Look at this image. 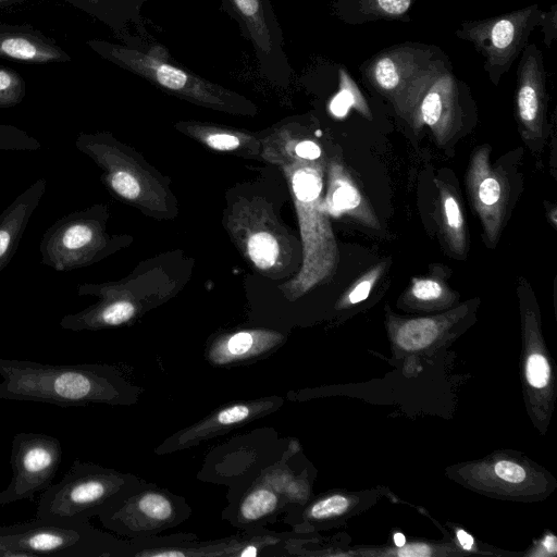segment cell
Listing matches in <instances>:
<instances>
[{
  "instance_id": "1",
  "label": "cell",
  "mask_w": 557,
  "mask_h": 557,
  "mask_svg": "<svg viewBox=\"0 0 557 557\" xmlns=\"http://www.w3.org/2000/svg\"><path fill=\"white\" fill-rule=\"evenodd\" d=\"M0 399L62 407L121 404L125 399L124 383L107 364H48L0 358Z\"/></svg>"
},
{
  "instance_id": "2",
  "label": "cell",
  "mask_w": 557,
  "mask_h": 557,
  "mask_svg": "<svg viewBox=\"0 0 557 557\" xmlns=\"http://www.w3.org/2000/svg\"><path fill=\"white\" fill-rule=\"evenodd\" d=\"M283 152L288 161L284 170L294 194L302 242L301 269L285 290L299 297L333 276L338 263V249L323 207L324 163L297 158L288 144Z\"/></svg>"
},
{
  "instance_id": "3",
  "label": "cell",
  "mask_w": 557,
  "mask_h": 557,
  "mask_svg": "<svg viewBox=\"0 0 557 557\" xmlns=\"http://www.w3.org/2000/svg\"><path fill=\"white\" fill-rule=\"evenodd\" d=\"M86 44L102 59L183 100L231 114L257 113V107L246 97L172 63L168 51L161 46L141 51L128 45L100 39H90Z\"/></svg>"
},
{
  "instance_id": "4",
  "label": "cell",
  "mask_w": 557,
  "mask_h": 557,
  "mask_svg": "<svg viewBox=\"0 0 557 557\" xmlns=\"http://www.w3.org/2000/svg\"><path fill=\"white\" fill-rule=\"evenodd\" d=\"M128 479L98 465L76 459L65 475L42 491L35 519L61 523L88 522L125 495Z\"/></svg>"
},
{
  "instance_id": "5",
  "label": "cell",
  "mask_w": 557,
  "mask_h": 557,
  "mask_svg": "<svg viewBox=\"0 0 557 557\" xmlns=\"http://www.w3.org/2000/svg\"><path fill=\"white\" fill-rule=\"evenodd\" d=\"M468 85L453 71L445 54L411 88L403 120L416 132L426 126L438 145H446L461 128Z\"/></svg>"
},
{
  "instance_id": "6",
  "label": "cell",
  "mask_w": 557,
  "mask_h": 557,
  "mask_svg": "<svg viewBox=\"0 0 557 557\" xmlns=\"http://www.w3.org/2000/svg\"><path fill=\"white\" fill-rule=\"evenodd\" d=\"M107 211L95 205L57 220L39 243L41 263L57 272H69L96 263L117 243L106 230Z\"/></svg>"
},
{
  "instance_id": "7",
  "label": "cell",
  "mask_w": 557,
  "mask_h": 557,
  "mask_svg": "<svg viewBox=\"0 0 557 557\" xmlns=\"http://www.w3.org/2000/svg\"><path fill=\"white\" fill-rule=\"evenodd\" d=\"M542 9L532 3L499 15L462 22L457 38L470 42L483 58V70L494 86L509 72L537 27Z\"/></svg>"
},
{
  "instance_id": "8",
  "label": "cell",
  "mask_w": 557,
  "mask_h": 557,
  "mask_svg": "<svg viewBox=\"0 0 557 557\" xmlns=\"http://www.w3.org/2000/svg\"><path fill=\"white\" fill-rule=\"evenodd\" d=\"M107 536L88 522L61 523L34 519L30 522L0 527V550L10 557L57 556L90 557L111 555Z\"/></svg>"
},
{
  "instance_id": "9",
  "label": "cell",
  "mask_w": 557,
  "mask_h": 557,
  "mask_svg": "<svg viewBox=\"0 0 557 557\" xmlns=\"http://www.w3.org/2000/svg\"><path fill=\"white\" fill-rule=\"evenodd\" d=\"M445 53L423 42H401L371 55L360 66L363 83L392 106L401 117L410 89L417 79Z\"/></svg>"
},
{
  "instance_id": "10",
  "label": "cell",
  "mask_w": 557,
  "mask_h": 557,
  "mask_svg": "<svg viewBox=\"0 0 557 557\" xmlns=\"http://www.w3.org/2000/svg\"><path fill=\"white\" fill-rule=\"evenodd\" d=\"M221 3L251 44L261 74L275 83L288 82L293 71L272 0H221Z\"/></svg>"
},
{
  "instance_id": "11",
  "label": "cell",
  "mask_w": 557,
  "mask_h": 557,
  "mask_svg": "<svg viewBox=\"0 0 557 557\" xmlns=\"http://www.w3.org/2000/svg\"><path fill=\"white\" fill-rule=\"evenodd\" d=\"M62 454L60 441L52 435L16 433L10 457L13 475L8 487L0 492V506L32 499L45 491L55 476Z\"/></svg>"
},
{
  "instance_id": "12",
  "label": "cell",
  "mask_w": 557,
  "mask_h": 557,
  "mask_svg": "<svg viewBox=\"0 0 557 557\" xmlns=\"http://www.w3.org/2000/svg\"><path fill=\"white\" fill-rule=\"evenodd\" d=\"M490 156L491 148L487 145L474 150L469 161L466 184L485 236L495 244L506 222L510 186L505 172L491 164Z\"/></svg>"
},
{
  "instance_id": "13",
  "label": "cell",
  "mask_w": 557,
  "mask_h": 557,
  "mask_svg": "<svg viewBox=\"0 0 557 557\" xmlns=\"http://www.w3.org/2000/svg\"><path fill=\"white\" fill-rule=\"evenodd\" d=\"M546 71L542 50L528 44L517 66L515 114L521 136L528 143H539L546 129Z\"/></svg>"
},
{
  "instance_id": "14",
  "label": "cell",
  "mask_w": 557,
  "mask_h": 557,
  "mask_svg": "<svg viewBox=\"0 0 557 557\" xmlns=\"http://www.w3.org/2000/svg\"><path fill=\"white\" fill-rule=\"evenodd\" d=\"M239 213L232 221V232L239 238V246L259 270L275 273L283 264V257L290 252L284 230L257 205L245 206Z\"/></svg>"
},
{
  "instance_id": "15",
  "label": "cell",
  "mask_w": 557,
  "mask_h": 557,
  "mask_svg": "<svg viewBox=\"0 0 557 557\" xmlns=\"http://www.w3.org/2000/svg\"><path fill=\"white\" fill-rule=\"evenodd\" d=\"M323 207L329 215H347L372 230H380V221L358 181L338 157L327 163V190Z\"/></svg>"
},
{
  "instance_id": "16",
  "label": "cell",
  "mask_w": 557,
  "mask_h": 557,
  "mask_svg": "<svg viewBox=\"0 0 557 557\" xmlns=\"http://www.w3.org/2000/svg\"><path fill=\"white\" fill-rule=\"evenodd\" d=\"M0 59L30 63H66L70 53L30 24L0 23Z\"/></svg>"
},
{
  "instance_id": "17",
  "label": "cell",
  "mask_w": 557,
  "mask_h": 557,
  "mask_svg": "<svg viewBox=\"0 0 557 557\" xmlns=\"http://www.w3.org/2000/svg\"><path fill=\"white\" fill-rule=\"evenodd\" d=\"M274 398L259 399L252 401L235 403L226 406L191 428H188L164 443L162 451L181 449L195 445L202 440L220 435L231 429L238 428L245 423L275 410Z\"/></svg>"
},
{
  "instance_id": "18",
  "label": "cell",
  "mask_w": 557,
  "mask_h": 557,
  "mask_svg": "<svg viewBox=\"0 0 557 557\" xmlns=\"http://www.w3.org/2000/svg\"><path fill=\"white\" fill-rule=\"evenodd\" d=\"M124 496L99 515L103 524L114 531L153 529L173 519V504L161 493L148 492L132 498Z\"/></svg>"
},
{
  "instance_id": "19",
  "label": "cell",
  "mask_w": 557,
  "mask_h": 557,
  "mask_svg": "<svg viewBox=\"0 0 557 557\" xmlns=\"http://www.w3.org/2000/svg\"><path fill=\"white\" fill-rule=\"evenodd\" d=\"M47 181L36 180L0 214V272L14 257L32 215L42 199Z\"/></svg>"
},
{
  "instance_id": "20",
  "label": "cell",
  "mask_w": 557,
  "mask_h": 557,
  "mask_svg": "<svg viewBox=\"0 0 557 557\" xmlns=\"http://www.w3.org/2000/svg\"><path fill=\"white\" fill-rule=\"evenodd\" d=\"M282 342V336L269 331H239L218 339L209 351L210 360L218 366L246 361L262 356Z\"/></svg>"
},
{
  "instance_id": "21",
  "label": "cell",
  "mask_w": 557,
  "mask_h": 557,
  "mask_svg": "<svg viewBox=\"0 0 557 557\" xmlns=\"http://www.w3.org/2000/svg\"><path fill=\"white\" fill-rule=\"evenodd\" d=\"M418 0H335L337 15L350 25L407 17Z\"/></svg>"
},
{
  "instance_id": "22",
  "label": "cell",
  "mask_w": 557,
  "mask_h": 557,
  "mask_svg": "<svg viewBox=\"0 0 557 557\" xmlns=\"http://www.w3.org/2000/svg\"><path fill=\"white\" fill-rule=\"evenodd\" d=\"M434 182L438 190L442 233L451 252L463 256L467 248V234L458 196L448 183L440 180Z\"/></svg>"
},
{
  "instance_id": "23",
  "label": "cell",
  "mask_w": 557,
  "mask_h": 557,
  "mask_svg": "<svg viewBox=\"0 0 557 557\" xmlns=\"http://www.w3.org/2000/svg\"><path fill=\"white\" fill-rule=\"evenodd\" d=\"M463 309V307H459L444 317L400 321L395 332V341L406 350L422 349L432 344L440 335L442 329L449 326L454 318Z\"/></svg>"
},
{
  "instance_id": "24",
  "label": "cell",
  "mask_w": 557,
  "mask_h": 557,
  "mask_svg": "<svg viewBox=\"0 0 557 557\" xmlns=\"http://www.w3.org/2000/svg\"><path fill=\"white\" fill-rule=\"evenodd\" d=\"M350 109L368 120H372V112L357 83L344 67H338V92L332 99L330 110L336 117H345Z\"/></svg>"
},
{
  "instance_id": "25",
  "label": "cell",
  "mask_w": 557,
  "mask_h": 557,
  "mask_svg": "<svg viewBox=\"0 0 557 557\" xmlns=\"http://www.w3.org/2000/svg\"><path fill=\"white\" fill-rule=\"evenodd\" d=\"M180 127L216 151H236L252 138L237 131L201 123H181Z\"/></svg>"
},
{
  "instance_id": "26",
  "label": "cell",
  "mask_w": 557,
  "mask_h": 557,
  "mask_svg": "<svg viewBox=\"0 0 557 557\" xmlns=\"http://www.w3.org/2000/svg\"><path fill=\"white\" fill-rule=\"evenodd\" d=\"M420 306H445L454 301V292L437 275L413 277L404 296Z\"/></svg>"
},
{
  "instance_id": "27",
  "label": "cell",
  "mask_w": 557,
  "mask_h": 557,
  "mask_svg": "<svg viewBox=\"0 0 557 557\" xmlns=\"http://www.w3.org/2000/svg\"><path fill=\"white\" fill-rule=\"evenodd\" d=\"M73 7L117 30L122 27L126 0H66Z\"/></svg>"
},
{
  "instance_id": "28",
  "label": "cell",
  "mask_w": 557,
  "mask_h": 557,
  "mask_svg": "<svg viewBox=\"0 0 557 557\" xmlns=\"http://www.w3.org/2000/svg\"><path fill=\"white\" fill-rule=\"evenodd\" d=\"M278 504L276 494L267 487L252 490L243 500L239 513L245 521H257L272 513Z\"/></svg>"
},
{
  "instance_id": "29",
  "label": "cell",
  "mask_w": 557,
  "mask_h": 557,
  "mask_svg": "<svg viewBox=\"0 0 557 557\" xmlns=\"http://www.w3.org/2000/svg\"><path fill=\"white\" fill-rule=\"evenodd\" d=\"M26 96V82L12 67L0 65V109L20 104Z\"/></svg>"
},
{
  "instance_id": "30",
  "label": "cell",
  "mask_w": 557,
  "mask_h": 557,
  "mask_svg": "<svg viewBox=\"0 0 557 557\" xmlns=\"http://www.w3.org/2000/svg\"><path fill=\"white\" fill-rule=\"evenodd\" d=\"M384 269L385 262H381L363 273L343 296L341 306L356 305L366 300L382 276Z\"/></svg>"
},
{
  "instance_id": "31",
  "label": "cell",
  "mask_w": 557,
  "mask_h": 557,
  "mask_svg": "<svg viewBox=\"0 0 557 557\" xmlns=\"http://www.w3.org/2000/svg\"><path fill=\"white\" fill-rule=\"evenodd\" d=\"M41 148L38 139L14 125L0 123V150L36 151Z\"/></svg>"
},
{
  "instance_id": "32",
  "label": "cell",
  "mask_w": 557,
  "mask_h": 557,
  "mask_svg": "<svg viewBox=\"0 0 557 557\" xmlns=\"http://www.w3.org/2000/svg\"><path fill=\"white\" fill-rule=\"evenodd\" d=\"M349 500L343 495H332L320 499L309 509V517L317 520L333 518L344 513Z\"/></svg>"
},
{
  "instance_id": "33",
  "label": "cell",
  "mask_w": 557,
  "mask_h": 557,
  "mask_svg": "<svg viewBox=\"0 0 557 557\" xmlns=\"http://www.w3.org/2000/svg\"><path fill=\"white\" fill-rule=\"evenodd\" d=\"M528 382L535 388H542L547 385L549 380V364L542 355L534 354L529 357L525 367Z\"/></svg>"
},
{
  "instance_id": "34",
  "label": "cell",
  "mask_w": 557,
  "mask_h": 557,
  "mask_svg": "<svg viewBox=\"0 0 557 557\" xmlns=\"http://www.w3.org/2000/svg\"><path fill=\"white\" fill-rule=\"evenodd\" d=\"M543 34V41L550 48L557 37V3H553L548 10H542L539 24Z\"/></svg>"
},
{
  "instance_id": "35",
  "label": "cell",
  "mask_w": 557,
  "mask_h": 557,
  "mask_svg": "<svg viewBox=\"0 0 557 557\" xmlns=\"http://www.w3.org/2000/svg\"><path fill=\"white\" fill-rule=\"evenodd\" d=\"M495 473L509 483H520L525 479V470L516 462L502 460L495 465Z\"/></svg>"
},
{
  "instance_id": "36",
  "label": "cell",
  "mask_w": 557,
  "mask_h": 557,
  "mask_svg": "<svg viewBox=\"0 0 557 557\" xmlns=\"http://www.w3.org/2000/svg\"><path fill=\"white\" fill-rule=\"evenodd\" d=\"M293 153L302 160L307 161H317L321 160L322 149L321 147L313 140L304 139L295 145L292 143H287Z\"/></svg>"
},
{
  "instance_id": "37",
  "label": "cell",
  "mask_w": 557,
  "mask_h": 557,
  "mask_svg": "<svg viewBox=\"0 0 557 557\" xmlns=\"http://www.w3.org/2000/svg\"><path fill=\"white\" fill-rule=\"evenodd\" d=\"M457 539L460 543V545L465 548V549H471L472 548V545H473V539L470 534H468L466 531L463 530H459L457 532Z\"/></svg>"
},
{
  "instance_id": "38",
  "label": "cell",
  "mask_w": 557,
  "mask_h": 557,
  "mask_svg": "<svg viewBox=\"0 0 557 557\" xmlns=\"http://www.w3.org/2000/svg\"><path fill=\"white\" fill-rule=\"evenodd\" d=\"M30 0H0V12L20 7Z\"/></svg>"
},
{
  "instance_id": "39",
  "label": "cell",
  "mask_w": 557,
  "mask_h": 557,
  "mask_svg": "<svg viewBox=\"0 0 557 557\" xmlns=\"http://www.w3.org/2000/svg\"><path fill=\"white\" fill-rule=\"evenodd\" d=\"M238 555L243 557H253L257 555V547L253 545L246 546L238 553Z\"/></svg>"
},
{
  "instance_id": "40",
  "label": "cell",
  "mask_w": 557,
  "mask_h": 557,
  "mask_svg": "<svg viewBox=\"0 0 557 557\" xmlns=\"http://www.w3.org/2000/svg\"><path fill=\"white\" fill-rule=\"evenodd\" d=\"M405 542H406V541H405V536H404V534H401V533H396V534L394 535V543L396 544V546H398V547H403V546L405 545Z\"/></svg>"
},
{
  "instance_id": "41",
  "label": "cell",
  "mask_w": 557,
  "mask_h": 557,
  "mask_svg": "<svg viewBox=\"0 0 557 557\" xmlns=\"http://www.w3.org/2000/svg\"><path fill=\"white\" fill-rule=\"evenodd\" d=\"M556 214H557V210L555 207H552L550 211H548V218L550 216V222L554 226H556V222H557V219H556Z\"/></svg>"
}]
</instances>
